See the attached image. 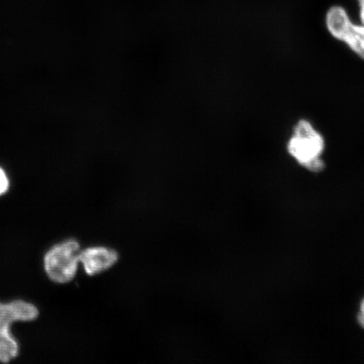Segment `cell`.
<instances>
[{"label": "cell", "mask_w": 364, "mask_h": 364, "mask_svg": "<svg viewBox=\"0 0 364 364\" xmlns=\"http://www.w3.org/2000/svg\"><path fill=\"white\" fill-rule=\"evenodd\" d=\"M326 24L332 36L347 44L364 59V25L354 24L347 11L341 6L330 8L326 13Z\"/></svg>", "instance_id": "4"}, {"label": "cell", "mask_w": 364, "mask_h": 364, "mask_svg": "<svg viewBox=\"0 0 364 364\" xmlns=\"http://www.w3.org/2000/svg\"><path fill=\"white\" fill-rule=\"evenodd\" d=\"M118 260V255L112 249L92 247L80 254V262L83 263L85 272L92 276L107 271Z\"/></svg>", "instance_id": "5"}, {"label": "cell", "mask_w": 364, "mask_h": 364, "mask_svg": "<svg viewBox=\"0 0 364 364\" xmlns=\"http://www.w3.org/2000/svg\"><path fill=\"white\" fill-rule=\"evenodd\" d=\"M359 4V16H360V20L362 24L364 25V0H357Z\"/></svg>", "instance_id": "8"}, {"label": "cell", "mask_w": 364, "mask_h": 364, "mask_svg": "<svg viewBox=\"0 0 364 364\" xmlns=\"http://www.w3.org/2000/svg\"><path fill=\"white\" fill-rule=\"evenodd\" d=\"M325 140L306 120L299 121L288 143V151L300 165L312 172L324 170L325 163L321 159L324 152Z\"/></svg>", "instance_id": "1"}, {"label": "cell", "mask_w": 364, "mask_h": 364, "mask_svg": "<svg viewBox=\"0 0 364 364\" xmlns=\"http://www.w3.org/2000/svg\"><path fill=\"white\" fill-rule=\"evenodd\" d=\"M358 324L360 325L364 329V299L360 304V309H359V313L358 315Z\"/></svg>", "instance_id": "7"}, {"label": "cell", "mask_w": 364, "mask_h": 364, "mask_svg": "<svg viewBox=\"0 0 364 364\" xmlns=\"http://www.w3.org/2000/svg\"><path fill=\"white\" fill-rule=\"evenodd\" d=\"M80 245L75 240L55 245L46 255L45 271L49 279L58 284H67L74 279L80 262Z\"/></svg>", "instance_id": "3"}, {"label": "cell", "mask_w": 364, "mask_h": 364, "mask_svg": "<svg viewBox=\"0 0 364 364\" xmlns=\"http://www.w3.org/2000/svg\"><path fill=\"white\" fill-rule=\"evenodd\" d=\"M9 188L8 177L4 171L0 168V195L6 193Z\"/></svg>", "instance_id": "6"}, {"label": "cell", "mask_w": 364, "mask_h": 364, "mask_svg": "<svg viewBox=\"0 0 364 364\" xmlns=\"http://www.w3.org/2000/svg\"><path fill=\"white\" fill-rule=\"evenodd\" d=\"M38 316V308L22 300L6 304L0 303V362L7 363L19 353V347L10 332L13 323L33 321Z\"/></svg>", "instance_id": "2"}]
</instances>
